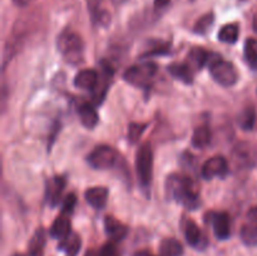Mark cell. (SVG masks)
Returning <instances> with one entry per match:
<instances>
[{"label":"cell","mask_w":257,"mask_h":256,"mask_svg":"<svg viewBox=\"0 0 257 256\" xmlns=\"http://www.w3.org/2000/svg\"><path fill=\"white\" fill-rule=\"evenodd\" d=\"M74 85L79 89L93 90L98 85V73L94 69H83L77 73Z\"/></svg>","instance_id":"13"},{"label":"cell","mask_w":257,"mask_h":256,"mask_svg":"<svg viewBox=\"0 0 257 256\" xmlns=\"http://www.w3.org/2000/svg\"><path fill=\"white\" fill-rule=\"evenodd\" d=\"M161 256H182L183 246L176 238H165L160 245Z\"/></svg>","instance_id":"21"},{"label":"cell","mask_w":257,"mask_h":256,"mask_svg":"<svg viewBox=\"0 0 257 256\" xmlns=\"http://www.w3.org/2000/svg\"><path fill=\"white\" fill-rule=\"evenodd\" d=\"M135 256H153V255H151V253L148 252V251H140V252L136 253Z\"/></svg>","instance_id":"35"},{"label":"cell","mask_w":257,"mask_h":256,"mask_svg":"<svg viewBox=\"0 0 257 256\" xmlns=\"http://www.w3.org/2000/svg\"><path fill=\"white\" fill-rule=\"evenodd\" d=\"M228 173V163L222 156H215L206 161L201 170V175L205 180H212L215 177H225Z\"/></svg>","instance_id":"8"},{"label":"cell","mask_w":257,"mask_h":256,"mask_svg":"<svg viewBox=\"0 0 257 256\" xmlns=\"http://www.w3.org/2000/svg\"><path fill=\"white\" fill-rule=\"evenodd\" d=\"M256 122V110L253 107H246L238 115V125L243 131H251Z\"/></svg>","instance_id":"24"},{"label":"cell","mask_w":257,"mask_h":256,"mask_svg":"<svg viewBox=\"0 0 257 256\" xmlns=\"http://www.w3.org/2000/svg\"><path fill=\"white\" fill-rule=\"evenodd\" d=\"M77 203V196L74 193H69L62 202V213L64 215H70L73 212Z\"/></svg>","instance_id":"29"},{"label":"cell","mask_w":257,"mask_h":256,"mask_svg":"<svg viewBox=\"0 0 257 256\" xmlns=\"http://www.w3.org/2000/svg\"><path fill=\"white\" fill-rule=\"evenodd\" d=\"M252 27H253V30L257 33V14L253 17V22H252Z\"/></svg>","instance_id":"36"},{"label":"cell","mask_w":257,"mask_h":256,"mask_svg":"<svg viewBox=\"0 0 257 256\" xmlns=\"http://www.w3.org/2000/svg\"><path fill=\"white\" fill-rule=\"evenodd\" d=\"M13 256H24V255H22V253H15V255H13Z\"/></svg>","instance_id":"39"},{"label":"cell","mask_w":257,"mask_h":256,"mask_svg":"<svg viewBox=\"0 0 257 256\" xmlns=\"http://www.w3.org/2000/svg\"><path fill=\"white\" fill-rule=\"evenodd\" d=\"M108 195H109V192H108L107 187L95 186V187H90L85 191V200L92 207L100 210L107 205Z\"/></svg>","instance_id":"11"},{"label":"cell","mask_w":257,"mask_h":256,"mask_svg":"<svg viewBox=\"0 0 257 256\" xmlns=\"http://www.w3.org/2000/svg\"><path fill=\"white\" fill-rule=\"evenodd\" d=\"M167 69L172 77L186 83V84H191L193 82V69L187 63H172V64L168 65Z\"/></svg>","instance_id":"16"},{"label":"cell","mask_w":257,"mask_h":256,"mask_svg":"<svg viewBox=\"0 0 257 256\" xmlns=\"http://www.w3.org/2000/svg\"><path fill=\"white\" fill-rule=\"evenodd\" d=\"M241 240L243 243L248 246H255L257 245V223H252V225H245L241 228Z\"/></svg>","instance_id":"25"},{"label":"cell","mask_w":257,"mask_h":256,"mask_svg":"<svg viewBox=\"0 0 257 256\" xmlns=\"http://www.w3.org/2000/svg\"><path fill=\"white\" fill-rule=\"evenodd\" d=\"M213 20H215V17H213L212 13H208V14L203 15L200 19L197 20V23L193 27V32L196 34H206L208 32L211 27L213 24Z\"/></svg>","instance_id":"27"},{"label":"cell","mask_w":257,"mask_h":256,"mask_svg":"<svg viewBox=\"0 0 257 256\" xmlns=\"http://www.w3.org/2000/svg\"><path fill=\"white\" fill-rule=\"evenodd\" d=\"M65 187V180L62 176H55L48 181L47 185V200L52 207H55L60 203L63 190Z\"/></svg>","instance_id":"10"},{"label":"cell","mask_w":257,"mask_h":256,"mask_svg":"<svg viewBox=\"0 0 257 256\" xmlns=\"http://www.w3.org/2000/svg\"><path fill=\"white\" fill-rule=\"evenodd\" d=\"M147 123H131L130 128H128V140L131 143H136L141 138V136L145 133L146 128H147Z\"/></svg>","instance_id":"28"},{"label":"cell","mask_w":257,"mask_h":256,"mask_svg":"<svg viewBox=\"0 0 257 256\" xmlns=\"http://www.w3.org/2000/svg\"><path fill=\"white\" fill-rule=\"evenodd\" d=\"M70 232H72L70 231V221L68 218V215H64V213L55 218L49 230V235L53 238H59V240L67 237Z\"/></svg>","instance_id":"17"},{"label":"cell","mask_w":257,"mask_h":256,"mask_svg":"<svg viewBox=\"0 0 257 256\" xmlns=\"http://www.w3.org/2000/svg\"><path fill=\"white\" fill-rule=\"evenodd\" d=\"M158 65L156 63L147 62L130 67L123 74L127 83L137 88H150L151 83L157 74Z\"/></svg>","instance_id":"4"},{"label":"cell","mask_w":257,"mask_h":256,"mask_svg":"<svg viewBox=\"0 0 257 256\" xmlns=\"http://www.w3.org/2000/svg\"><path fill=\"white\" fill-rule=\"evenodd\" d=\"M168 52V48L167 45H158V47L152 48L151 50H148L147 53H145L143 57H151V55H155V54H166Z\"/></svg>","instance_id":"31"},{"label":"cell","mask_w":257,"mask_h":256,"mask_svg":"<svg viewBox=\"0 0 257 256\" xmlns=\"http://www.w3.org/2000/svg\"><path fill=\"white\" fill-rule=\"evenodd\" d=\"M78 115H79L80 123L88 130H93L99 122L97 110L90 103H82L78 107Z\"/></svg>","instance_id":"14"},{"label":"cell","mask_w":257,"mask_h":256,"mask_svg":"<svg viewBox=\"0 0 257 256\" xmlns=\"http://www.w3.org/2000/svg\"><path fill=\"white\" fill-rule=\"evenodd\" d=\"M166 196L188 210H196L200 205V196L195 182L187 176L172 173L166 180Z\"/></svg>","instance_id":"1"},{"label":"cell","mask_w":257,"mask_h":256,"mask_svg":"<svg viewBox=\"0 0 257 256\" xmlns=\"http://www.w3.org/2000/svg\"><path fill=\"white\" fill-rule=\"evenodd\" d=\"M211 142V131L207 125H200L195 130L192 136V145L193 147L200 148V150H203V148L207 147Z\"/></svg>","instance_id":"22"},{"label":"cell","mask_w":257,"mask_h":256,"mask_svg":"<svg viewBox=\"0 0 257 256\" xmlns=\"http://www.w3.org/2000/svg\"><path fill=\"white\" fill-rule=\"evenodd\" d=\"M210 74L222 87H232L238 80V72L231 62L216 57L210 63Z\"/></svg>","instance_id":"6"},{"label":"cell","mask_w":257,"mask_h":256,"mask_svg":"<svg viewBox=\"0 0 257 256\" xmlns=\"http://www.w3.org/2000/svg\"><path fill=\"white\" fill-rule=\"evenodd\" d=\"M183 231H185V237L187 240L188 245L193 246L196 248H202L206 245V238L203 236L202 231L198 227L197 223L192 220L186 221L185 226H183Z\"/></svg>","instance_id":"9"},{"label":"cell","mask_w":257,"mask_h":256,"mask_svg":"<svg viewBox=\"0 0 257 256\" xmlns=\"http://www.w3.org/2000/svg\"><path fill=\"white\" fill-rule=\"evenodd\" d=\"M85 256H99V253H97L95 251L90 250V251H88L87 253H85Z\"/></svg>","instance_id":"37"},{"label":"cell","mask_w":257,"mask_h":256,"mask_svg":"<svg viewBox=\"0 0 257 256\" xmlns=\"http://www.w3.org/2000/svg\"><path fill=\"white\" fill-rule=\"evenodd\" d=\"M88 165L94 170H112L124 163L122 156L113 147L102 145L95 147L87 157Z\"/></svg>","instance_id":"2"},{"label":"cell","mask_w":257,"mask_h":256,"mask_svg":"<svg viewBox=\"0 0 257 256\" xmlns=\"http://www.w3.org/2000/svg\"><path fill=\"white\" fill-rule=\"evenodd\" d=\"M99 256H119L117 247L114 246V243H105L102 248H100Z\"/></svg>","instance_id":"30"},{"label":"cell","mask_w":257,"mask_h":256,"mask_svg":"<svg viewBox=\"0 0 257 256\" xmlns=\"http://www.w3.org/2000/svg\"><path fill=\"white\" fill-rule=\"evenodd\" d=\"M45 241H47V235L42 227L38 228L33 237L30 238L29 242V255L30 256H43L44 251Z\"/></svg>","instance_id":"20"},{"label":"cell","mask_w":257,"mask_h":256,"mask_svg":"<svg viewBox=\"0 0 257 256\" xmlns=\"http://www.w3.org/2000/svg\"><path fill=\"white\" fill-rule=\"evenodd\" d=\"M58 50L62 53L68 63L77 64L83 57V40L77 33L72 30H65L58 38Z\"/></svg>","instance_id":"3"},{"label":"cell","mask_w":257,"mask_h":256,"mask_svg":"<svg viewBox=\"0 0 257 256\" xmlns=\"http://www.w3.org/2000/svg\"><path fill=\"white\" fill-rule=\"evenodd\" d=\"M247 217L250 218L251 222L257 223V206H253V207H251L250 210H248Z\"/></svg>","instance_id":"32"},{"label":"cell","mask_w":257,"mask_h":256,"mask_svg":"<svg viewBox=\"0 0 257 256\" xmlns=\"http://www.w3.org/2000/svg\"><path fill=\"white\" fill-rule=\"evenodd\" d=\"M122 2H123V0H114L115 4H119V3H122Z\"/></svg>","instance_id":"38"},{"label":"cell","mask_w":257,"mask_h":256,"mask_svg":"<svg viewBox=\"0 0 257 256\" xmlns=\"http://www.w3.org/2000/svg\"><path fill=\"white\" fill-rule=\"evenodd\" d=\"M87 4L93 22L99 25H107L110 22L109 13L102 9V0H87Z\"/></svg>","instance_id":"18"},{"label":"cell","mask_w":257,"mask_h":256,"mask_svg":"<svg viewBox=\"0 0 257 256\" xmlns=\"http://www.w3.org/2000/svg\"><path fill=\"white\" fill-rule=\"evenodd\" d=\"M104 228L107 235L112 238L113 241H120L127 236L128 227L124 223L120 222L113 216H105L104 218Z\"/></svg>","instance_id":"12"},{"label":"cell","mask_w":257,"mask_h":256,"mask_svg":"<svg viewBox=\"0 0 257 256\" xmlns=\"http://www.w3.org/2000/svg\"><path fill=\"white\" fill-rule=\"evenodd\" d=\"M171 3V0H155V8L157 9H162V8L167 7Z\"/></svg>","instance_id":"34"},{"label":"cell","mask_w":257,"mask_h":256,"mask_svg":"<svg viewBox=\"0 0 257 256\" xmlns=\"http://www.w3.org/2000/svg\"><path fill=\"white\" fill-rule=\"evenodd\" d=\"M243 55L246 62L250 65H257V40L253 38H248L243 48Z\"/></svg>","instance_id":"26"},{"label":"cell","mask_w":257,"mask_h":256,"mask_svg":"<svg viewBox=\"0 0 257 256\" xmlns=\"http://www.w3.org/2000/svg\"><path fill=\"white\" fill-rule=\"evenodd\" d=\"M136 170L138 180L143 188H148L153 177V150L150 142H145L140 147L136 157Z\"/></svg>","instance_id":"5"},{"label":"cell","mask_w":257,"mask_h":256,"mask_svg":"<svg viewBox=\"0 0 257 256\" xmlns=\"http://www.w3.org/2000/svg\"><path fill=\"white\" fill-rule=\"evenodd\" d=\"M206 221L212 225L213 233L218 240H227L231 236V221L228 213L211 211L206 215Z\"/></svg>","instance_id":"7"},{"label":"cell","mask_w":257,"mask_h":256,"mask_svg":"<svg viewBox=\"0 0 257 256\" xmlns=\"http://www.w3.org/2000/svg\"><path fill=\"white\" fill-rule=\"evenodd\" d=\"M238 35H240V29H238L237 24H226L221 28L218 32V40L222 43H227V44H233L237 42Z\"/></svg>","instance_id":"23"},{"label":"cell","mask_w":257,"mask_h":256,"mask_svg":"<svg viewBox=\"0 0 257 256\" xmlns=\"http://www.w3.org/2000/svg\"><path fill=\"white\" fill-rule=\"evenodd\" d=\"M13 3H14L17 7H20V8H24V7H28V5L32 4L34 0H12Z\"/></svg>","instance_id":"33"},{"label":"cell","mask_w":257,"mask_h":256,"mask_svg":"<svg viewBox=\"0 0 257 256\" xmlns=\"http://www.w3.org/2000/svg\"><path fill=\"white\" fill-rule=\"evenodd\" d=\"M211 57H212V54L203 48H192L187 55V64L192 69H201L210 62Z\"/></svg>","instance_id":"15"},{"label":"cell","mask_w":257,"mask_h":256,"mask_svg":"<svg viewBox=\"0 0 257 256\" xmlns=\"http://www.w3.org/2000/svg\"><path fill=\"white\" fill-rule=\"evenodd\" d=\"M80 246H82V241L80 237L74 232H70L67 237L60 240L59 250L64 251L68 256H77L79 252Z\"/></svg>","instance_id":"19"}]
</instances>
